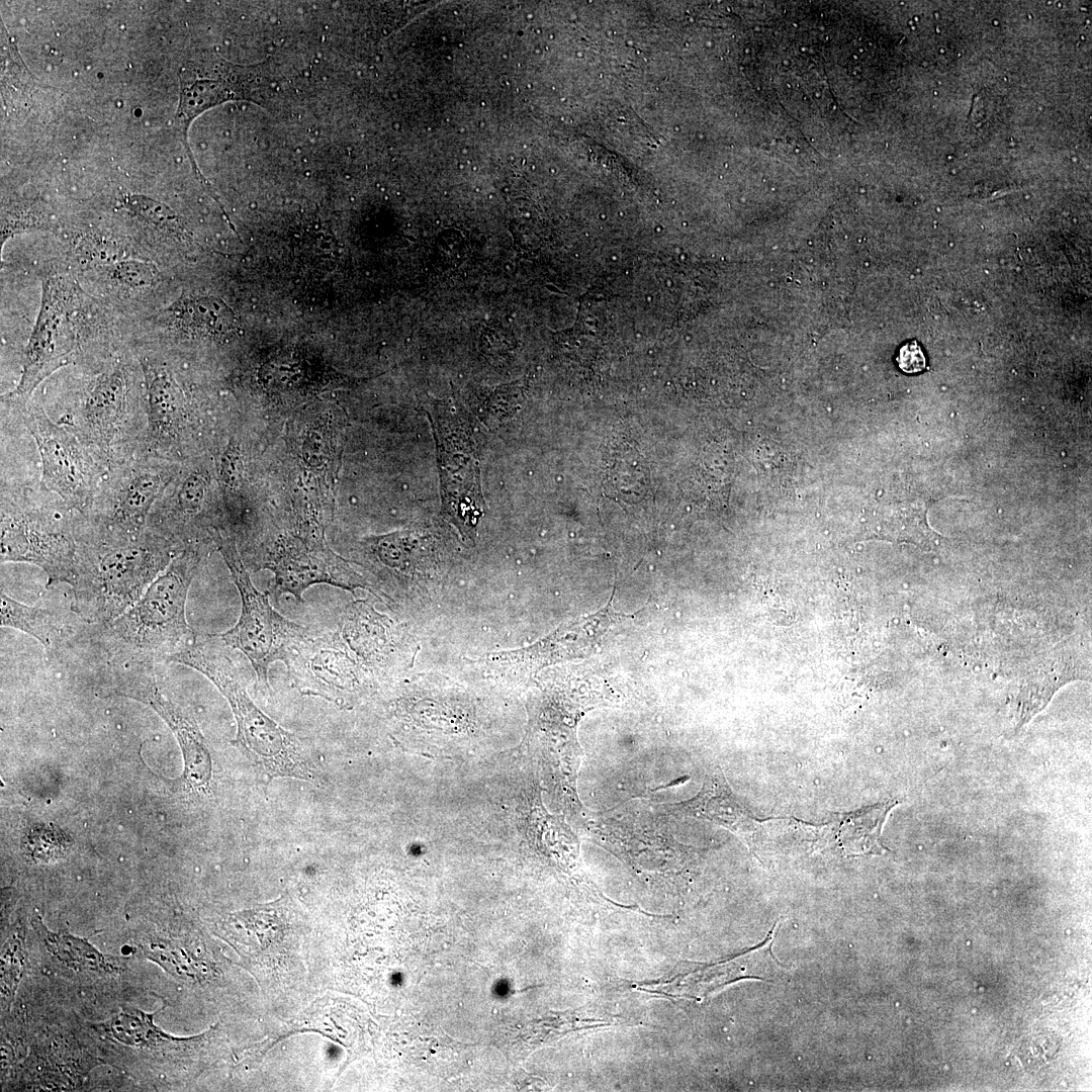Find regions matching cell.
Wrapping results in <instances>:
<instances>
[{
	"mask_svg": "<svg viewBox=\"0 0 1092 1092\" xmlns=\"http://www.w3.org/2000/svg\"><path fill=\"white\" fill-rule=\"evenodd\" d=\"M83 514L40 483L1 485V562H28L58 581L76 585Z\"/></svg>",
	"mask_w": 1092,
	"mask_h": 1092,
	"instance_id": "cell-1",
	"label": "cell"
},
{
	"mask_svg": "<svg viewBox=\"0 0 1092 1092\" xmlns=\"http://www.w3.org/2000/svg\"><path fill=\"white\" fill-rule=\"evenodd\" d=\"M138 387L129 365L115 362L57 414L55 421L73 431L106 471L144 450L147 401L145 388Z\"/></svg>",
	"mask_w": 1092,
	"mask_h": 1092,
	"instance_id": "cell-3",
	"label": "cell"
},
{
	"mask_svg": "<svg viewBox=\"0 0 1092 1092\" xmlns=\"http://www.w3.org/2000/svg\"><path fill=\"white\" fill-rule=\"evenodd\" d=\"M2 1001L10 1003L21 979L24 964L23 942L19 937L11 938L1 958Z\"/></svg>",
	"mask_w": 1092,
	"mask_h": 1092,
	"instance_id": "cell-22",
	"label": "cell"
},
{
	"mask_svg": "<svg viewBox=\"0 0 1092 1092\" xmlns=\"http://www.w3.org/2000/svg\"><path fill=\"white\" fill-rule=\"evenodd\" d=\"M214 635L195 640L166 660L189 666L205 675L226 699L237 723L232 744L269 778L312 782L317 769L307 748L293 733L265 714L250 698L237 668Z\"/></svg>",
	"mask_w": 1092,
	"mask_h": 1092,
	"instance_id": "cell-2",
	"label": "cell"
},
{
	"mask_svg": "<svg viewBox=\"0 0 1092 1092\" xmlns=\"http://www.w3.org/2000/svg\"><path fill=\"white\" fill-rule=\"evenodd\" d=\"M167 310L172 324L191 337L223 341L237 330L235 312L214 296H184Z\"/></svg>",
	"mask_w": 1092,
	"mask_h": 1092,
	"instance_id": "cell-14",
	"label": "cell"
},
{
	"mask_svg": "<svg viewBox=\"0 0 1092 1092\" xmlns=\"http://www.w3.org/2000/svg\"><path fill=\"white\" fill-rule=\"evenodd\" d=\"M177 555L172 539L148 526L130 536H107L90 526L80 547L78 595L105 618L119 617Z\"/></svg>",
	"mask_w": 1092,
	"mask_h": 1092,
	"instance_id": "cell-4",
	"label": "cell"
},
{
	"mask_svg": "<svg viewBox=\"0 0 1092 1092\" xmlns=\"http://www.w3.org/2000/svg\"><path fill=\"white\" fill-rule=\"evenodd\" d=\"M123 206L133 215L167 236L176 238L185 236L184 226L178 216L159 201L141 195H127L123 198Z\"/></svg>",
	"mask_w": 1092,
	"mask_h": 1092,
	"instance_id": "cell-21",
	"label": "cell"
},
{
	"mask_svg": "<svg viewBox=\"0 0 1092 1092\" xmlns=\"http://www.w3.org/2000/svg\"><path fill=\"white\" fill-rule=\"evenodd\" d=\"M148 427L142 453L177 462L194 426V413L174 373L158 359H141Z\"/></svg>",
	"mask_w": 1092,
	"mask_h": 1092,
	"instance_id": "cell-13",
	"label": "cell"
},
{
	"mask_svg": "<svg viewBox=\"0 0 1092 1092\" xmlns=\"http://www.w3.org/2000/svg\"><path fill=\"white\" fill-rule=\"evenodd\" d=\"M101 269L108 283L123 292L141 291L159 281V270L149 261L123 259L105 264Z\"/></svg>",
	"mask_w": 1092,
	"mask_h": 1092,
	"instance_id": "cell-20",
	"label": "cell"
},
{
	"mask_svg": "<svg viewBox=\"0 0 1092 1092\" xmlns=\"http://www.w3.org/2000/svg\"><path fill=\"white\" fill-rule=\"evenodd\" d=\"M155 1013L148 1014L136 1009H123L110 1021L113 1037L124 1044L152 1046L170 1039L153 1023Z\"/></svg>",
	"mask_w": 1092,
	"mask_h": 1092,
	"instance_id": "cell-19",
	"label": "cell"
},
{
	"mask_svg": "<svg viewBox=\"0 0 1092 1092\" xmlns=\"http://www.w3.org/2000/svg\"><path fill=\"white\" fill-rule=\"evenodd\" d=\"M895 801L874 805L842 815L837 827V839L850 854L882 853L887 848L881 841L882 826Z\"/></svg>",
	"mask_w": 1092,
	"mask_h": 1092,
	"instance_id": "cell-15",
	"label": "cell"
},
{
	"mask_svg": "<svg viewBox=\"0 0 1092 1092\" xmlns=\"http://www.w3.org/2000/svg\"><path fill=\"white\" fill-rule=\"evenodd\" d=\"M109 692L142 702L160 715L173 731L183 754V787L191 792L205 793L212 778L211 756L205 739L193 717L164 694L153 669L138 663L118 671Z\"/></svg>",
	"mask_w": 1092,
	"mask_h": 1092,
	"instance_id": "cell-12",
	"label": "cell"
},
{
	"mask_svg": "<svg viewBox=\"0 0 1092 1092\" xmlns=\"http://www.w3.org/2000/svg\"><path fill=\"white\" fill-rule=\"evenodd\" d=\"M264 567L274 574L270 593L276 599L288 594L303 603L304 590L321 583L353 595L356 588H365L378 596L364 577L329 548L321 534L300 532L280 536Z\"/></svg>",
	"mask_w": 1092,
	"mask_h": 1092,
	"instance_id": "cell-11",
	"label": "cell"
},
{
	"mask_svg": "<svg viewBox=\"0 0 1092 1092\" xmlns=\"http://www.w3.org/2000/svg\"><path fill=\"white\" fill-rule=\"evenodd\" d=\"M427 413L436 440L442 512L464 540L474 543L486 508L475 425L464 412L448 404L435 403Z\"/></svg>",
	"mask_w": 1092,
	"mask_h": 1092,
	"instance_id": "cell-7",
	"label": "cell"
},
{
	"mask_svg": "<svg viewBox=\"0 0 1092 1092\" xmlns=\"http://www.w3.org/2000/svg\"><path fill=\"white\" fill-rule=\"evenodd\" d=\"M31 924L47 949L68 967L107 973L114 970L106 958L86 939L50 931L38 915L33 916Z\"/></svg>",
	"mask_w": 1092,
	"mask_h": 1092,
	"instance_id": "cell-17",
	"label": "cell"
},
{
	"mask_svg": "<svg viewBox=\"0 0 1092 1092\" xmlns=\"http://www.w3.org/2000/svg\"><path fill=\"white\" fill-rule=\"evenodd\" d=\"M215 464L217 479L222 489L236 491L243 480L244 462L240 446L234 438L228 440Z\"/></svg>",
	"mask_w": 1092,
	"mask_h": 1092,
	"instance_id": "cell-23",
	"label": "cell"
},
{
	"mask_svg": "<svg viewBox=\"0 0 1092 1092\" xmlns=\"http://www.w3.org/2000/svg\"><path fill=\"white\" fill-rule=\"evenodd\" d=\"M235 94L236 92L232 88V85L220 80L198 79L181 81L180 102L176 120L179 130L182 133V140L185 144L188 157L190 158L196 174L200 171H198L199 169L192 158L187 143L188 127L197 115L223 101L234 99Z\"/></svg>",
	"mask_w": 1092,
	"mask_h": 1092,
	"instance_id": "cell-16",
	"label": "cell"
},
{
	"mask_svg": "<svg viewBox=\"0 0 1092 1092\" xmlns=\"http://www.w3.org/2000/svg\"><path fill=\"white\" fill-rule=\"evenodd\" d=\"M208 535L230 570L242 604L237 624L217 636L225 646L241 651L250 660L258 686L268 689L270 665L277 660L285 662L308 632L275 611L268 594L255 587L233 536L217 526Z\"/></svg>",
	"mask_w": 1092,
	"mask_h": 1092,
	"instance_id": "cell-5",
	"label": "cell"
},
{
	"mask_svg": "<svg viewBox=\"0 0 1092 1092\" xmlns=\"http://www.w3.org/2000/svg\"><path fill=\"white\" fill-rule=\"evenodd\" d=\"M200 562L187 547L150 583L142 599L114 619L118 639L142 653L170 655L192 643L197 634L186 621L185 606Z\"/></svg>",
	"mask_w": 1092,
	"mask_h": 1092,
	"instance_id": "cell-6",
	"label": "cell"
},
{
	"mask_svg": "<svg viewBox=\"0 0 1092 1092\" xmlns=\"http://www.w3.org/2000/svg\"><path fill=\"white\" fill-rule=\"evenodd\" d=\"M899 368L908 374L921 372L926 367V358L916 341L904 344L896 357Z\"/></svg>",
	"mask_w": 1092,
	"mask_h": 1092,
	"instance_id": "cell-24",
	"label": "cell"
},
{
	"mask_svg": "<svg viewBox=\"0 0 1092 1092\" xmlns=\"http://www.w3.org/2000/svg\"><path fill=\"white\" fill-rule=\"evenodd\" d=\"M75 294L76 288L63 276L42 280L40 308L23 352L20 379L7 397L30 399L40 382L74 360L78 343L72 321Z\"/></svg>",
	"mask_w": 1092,
	"mask_h": 1092,
	"instance_id": "cell-10",
	"label": "cell"
},
{
	"mask_svg": "<svg viewBox=\"0 0 1092 1092\" xmlns=\"http://www.w3.org/2000/svg\"><path fill=\"white\" fill-rule=\"evenodd\" d=\"M14 400L19 419L33 438L39 453L40 484L85 515L106 469L73 431L52 419L41 405L32 403L30 399Z\"/></svg>",
	"mask_w": 1092,
	"mask_h": 1092,
	"instance_id": "cell-9",
	"label": "cell"
},
{
	"mask_svg": "<svg viewBox=\"0 0 1092 1092\" xmlns=\"http://www.w3.org/2000/svg\"><path fill=\"white\" fill-rule=\"evenodd\" d=\"M0 617L1 626L18 629L37 639L47 648L58 641L61 625L53 612L26 606L3 590L0 594Z\"/></svg>",
	"mask_w": 1092,
	"mask_h": 1092,
	"instance_id": "cell-18",
	"label": "cell"
},
{
	"mask_svg": "<svg viewBox=\"0 0 1092 1092\" xmlns=\"http://www.w3.org/2000/svg\"><path fill=\"white\" fill-rule=\"evenodd\" d=\"M178 472L176 462L141 453L106 471L84 517L103 535L139 534Z\"/></svg>",
	"mask_w": 1092,
	"mask_h": 1092,
	"instance_id": "cell-8",
	"label": "cell"
}]
</instances>
